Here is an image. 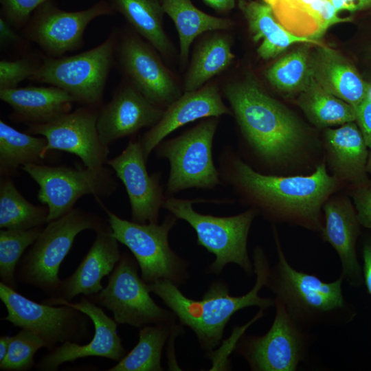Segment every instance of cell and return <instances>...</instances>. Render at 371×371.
I'll return each mask as SVG.
<instances>
[{"label": "cell", "mask_w": 371, "mask_h": 371, "mask_svg": "<svg viewBox=\"0 0 371 371\" xmlns=\"http://www.w3.org/2000/svg\"><path fill=\"white\" fill-rule=\"evenodd\" d=\"M11 341L10 336H1L0 337V362L5 357Z\"/></svg>", "instance_id": "bcb514c9"}, {"label": "cell", "mask_w": 371, "mask_h": 371, "mask_svg": "<svg viewBox=\"0 0 371 371\" xmlns=\"http://www.w3.org/2000/svg\"><path fill=\"white\" fill-rule=\"evenodd\" d=\"M350 194L360 225L371 229V180L352 186Z\"/></svg>", "instance_id": "ab89813d"}, {"label": "cell", "mask_w": 371, "mask_h": 371, "mask_svg": "<svg viewBox=\"0 0 371 371\" xmlns=\"http://www.w3.org/2000/svg\"><path fill=\"white\" fill-rule=\"evenodd\" d=\"M117 47L112 32L100 45L65 57H44L30 80L59 87L76 102L98 106L113 65Z\"/></svg>", "instance_id": "ba28073f"}, {"label": "cell", "mask_w": 371, "mask_h": 371, "mask_svg": "<svg viewBox=\"0 0 371 371\" xmlns=\"http://www.w3.org/2000/svg\"><path fill=\"white\" fill-rule=\"evenodd\" d=\"M68 305L86 314L93 323L94 333L85 345L66 341L49 351L37 363L42 371H55L63 363L88 357H100L120 361L126 354L117 333V323L109 317L101 307L88 297L78 302L61 301L55 305Z\"/></svg>", "instance_id": "e0dca14e"}, {"label": "cell", "mask_w": 371, "mask_h": 371, "mask_svg": "<svg viewBox=\"0 0 371 371\" xmlns=\"http://www.w3.org/2000/svg\"><path fill=\"white\" fill-rule=\"evenodd\" d=\"M164 13L173 21L180 47V58L186 62L190 47L200 34L229 28V20L209 15L196 8L191 0H160Z\"/></svg>", "instance_id": "83f0119b"}, {"label": "cell", "mask_w": 371, "mask_h": 371, "mask_svg": "<svg viewBox=\"0 0 371 371\" xmlns=\"http://www.w3.org/2000/svg\"><path fill=\"white\" fill-rule=\"evenodd\" d=\"M355 120L368 148H371V98H367L354 108Z\"/></svg>", "instance_id": "60d3db41"}, {"label": "cell", "mask_w": 371, "mask_h": 371, "mask_svg": "<svg viewBox=\"0 0 371 371\" xmlns=\"http://www.w3.org/2000/svg\"><path fill=\"white\" fill-rule=\"evenodd\" d=\"M97 107L87 106L47 122L30 124L27 132L47 139L45 155L52 150H62L78 156L87 168H102L108 161L109 150L99 136Z\"/></svg>", "instance_id": "5bb4252c"}, {"label": "cell", "mask_w": 371, "mask_h": 371, "mask_svg": "<svg viewBox=\"0 0 371 371\" xmlns=\"http://www.w3.org/2000/svg\"><path fill=\"white\" fill-rule=\"evenodd\" d=\"M362 273L363 284L371 296V236L367 237L362 247Z\"/></svg>", "instance_id": "b9f144b4"}, {"label": "cell", "mask_w": 371, "mask_h": 371, "mask_svg": "<svg viewBox=\"0 0 371 371\" xmlns=\"http://www.w3.org/2000/svg\"><path fill=\"white\" fill-rule=\"evenodd\" d=\"M116 50L130 84L151 103L164 109L181 95L172 74L139 36L126 35Z\"/></svg>", "instance_id": "2e32d148"}, {"label": "cell", "mask_w": 371, "mask_h": 371, "mask_svg": "<svg viewBox=\"0 0 371 371\" xmlns=\"http://www.w3.org/2000/svg\"><path fill=\"white\" fill-rule=\"evenodd\" d=\"M224 93L245 139L263 160L282 161L301 147L302 133L296 119L254 79L229 83Z\"/></svg>", "instance_id": "3957f363"}, {"label": "cell", "mask_w": 371, "mask_h": 371, "mask_svg": "<svg viewBox=\"0 0 371 371\" xmlns=\"http://www.w3.org/2000/svg\"><path fill=\"white\" fill-rule=\"evenodd\" d=\"M122 255L111 229L96 232L92 245L75 271L61 280L53 297L42 302L55 305L61 301L70 302L79 294L88 297L99 293L103 289L102 278L113 271Z\"/></svg>", "instance_id": "44dd1931"}, {"label": "cell", "mask_w": 371, "mask_h": 371, "mask_svg": "<svg viewBox=\"0 0 371 371\" xmlns=\"http://www.w3.org/2000/svg\"><path fill=\"white\" fill-rule=\"evenodd\" d=\"M238 7L247 21L253 41H261L257 52L263 59L278 56L294 43H310L319 45L317 41L297 36L288 31L264 2L240 0Z\"/></svg>", "instance_id": "484cf974"}, {"label": "cell", "mask_w": 371, "mask_h": 371, "mask_svg": "<svg viewBox=\"0 0 371 371\" xmlns=\"http://www.w3.org/2000/svg\"><path fill=\"white\" fill-rule=\"evenodd\" d=\"M366 171L368 174L371 175V148L368 154L367 164H366Z\"/></svg>", "instance_id": "7dc6e473"}, {"label": "cell", "mask_w": 371, "mask_h": 371, "mask_svg": "<svg viewBox=\"0 0 371 371\" xmlns=\"http://www.w3.org/2000/svg\"><path fill=\"white\" fill-rule=\"evenodd\" d=\"M43 226L28 229H3L0 231L1 282L17 289V265L26 249L36 240Z\"/></svg>", "instance_id": "d590c367"}, {"label": "cell", "mask_w": 371, "mask_h": 371, "mask_svg": "<svg viewBox=\"0 0 371 371\" xmlns=\"http://www.w3.org/2000/svg\"><path fill=\"white\" fill-rule=\"evenodd\" d=\"M115 12L106 0L74 12L62 10L49 0L33 12L25 26V35L50 57H60L80 47L84 32L93 19Z\"/></svg>", "instance_id": "9a60e30c"}, {"label": "cell", "mask_w": 371, "mask_h": 371, "mask_svg": "<svg viewBox=\"0 0 371 371\" xmlns=\"http://www.w3.org/2000/svg\"><path fill=\"white\" fill-rule=\"evenodd\" d=\"M109 229V224L100 217L79 208L47 223L20 260L16 271L17 281L53 297L61 283L60 266L76 236L87 229L98 232Z\"/></svg>", "instance_id": "5b68a950"}, {"label": "cell", "mask_w": 371, "mask_h": 371, "mask_svg": "<svg viewBox=\"0 0 371 371\" xmlns=\"http://www.w3.org/2000/svg\"><path fill=\"white\" fill-rule=\"evenodd\" d=\"M335 10L339 12L342 10L355 12L371 5V0H330Z\"/></svg>", "instance_id": "7bdbcfd3"}, {"label": "cell", "mask_w": 371, "mask_h": 371, "mask_svg": "<svg viewBox=\"0 0 371 371\" xmlns=\"http://www.w3.org/2000/svg\"><path fill=\"white\" fill-rule=\"evenodd\" d=\"M122 14L134 30L161 54L172 52V45L164 31V11L160 0H106Z\"/></svg>", "instance_id": "4316f807"}, {"label": "cell", "mask_w": 371, "mask_h": 371, "mask_svg": "<svg viewBox=\"0 0 371 371\" xmlns=\"http://www.w3.org/2000/svg\"><path fill=\"white\" fill-rule=\"evenodd\" d=\"M274 302L276 315L269 330L261 336L244 337L236 346L254 371L297 370L313 345L310 330L297 324L280 300Z\"/></svg>", "instance_id": "8fae6325"}, {"label": "cell", "mask_w": 371, "mask_h": 371, "mask_svg": "<svg viewBox=\"0 0 371 371\" xmlns=\"http://www.w3.org/2000/svg\"><path fill=\"white\" fill-rule=\"evenodd\" d=\"M231 113L215 84L185 92L164 109L159 121L139 141L146 159L166 136L178 128L199 119Z\"/></svg>", "instance_id": "ffe728a7"}, {"label": "cell", "mask_w": 371, "mask_h": 371, "mask_svg": "<svg viewBox=\"0 0 371 371\" xmlns=\"http://www.w3.org/2000/svg\"><path fill=\"white\" fill-rule=\"evenodd\" d=\"M0 98L12 110L13 120L45 123L69 112L74 98L55 87H33L0 90Z\"/></svg>", "instance_id": "cb8c5ba5"}, {"label": "cell", "mask_w": 371, "mask_h": 371, "mask_svg": "<svg viewBox=\"0 0 371 371\" xmlns=\"http://www.w3.org/2000/svg\"><path fill=\"white\" fill-rule=\"evenodd\" d=\"M173 324H159L140 328L135 347L108 371H161V353L170 334L178 330Z\"/></svg>", "instance_id": "f546056e"}, {"label": "cell", "mask_w": 371, "mask_h": 371, "mask_svg": "<svg viewBox=\"0 0 371 371\" xmlns=\"http://www.w3.org/2000/svg\"><path fill=\"white\" fill-rule=\"evenodd\" d=\"M164 112V109L151 103L131 84L122 86L99 112L97 128L100 138L109 146L142 128L153 126Z\"/></svg>", "instance_id": "d6986e66"}, {"label": "cell", "mask_w": 371, "mask_h": 371, "mask_svg": "<svg viewBox=\"0 0 371 371\" xmlns=\"http://www.w3.org/2000/svg\"><path fill=\"white\" fill-rule=\"evenodd\" d=\"M218 124V117L205 118L180 135L162 141L155 148L158 157L167 159L170 164L168 194L192 188L212 189L221 183L212 157Z\"/></svg>", "instance_id": "9c48e42d"}, {"label": "cell", "mask_w": 371, "mask_h": 371, "mask_svg": "<svg viewBox=\"0 0 371 371\" xmlns=\"http://www.w3.org/2000/svg\"><path fill=\"white\" fill-rule=\"evenodd\" d=\"M47 139L22 133L0 120V172L8 176L20 166L38 164L45 157Z\"/></svg>", "instance_id": "4dcf8cb0"}, {"label": "cell", "mask_w": 371, "mask_h": 371, "mask_svg": "<svg viewBox=\"0 0 371 371\" xmlns=\"http://www.w3.org/2000/svg\"><path fill=\"white\" fill-rule=\"evenodd\" d=\"M319 0H263L276 19L291 33L317 41L323 35L317 21Z\"/></svg>", "instance_id": "836d02e7"}, {"label": "cell", "mask_w": 371, "mask_h": 371, "mask_svg": "<svg viewBox=\"0 0 371 371\" xmlns=\"http://www.w3.org/2000/svg\"><path fill=\"white\" fill-rule=\"evenodd\" d=\"M253 260L256 282L249 292L241 296L230 295L228 286L222 282H214L200 300L186 297L177 284L168 280L160 279L148 284V286L181 324L195 333L201 348L211 352L221 343L227 324L237 311L249 306L265 310L274 306V300L259 295L260 289L265 286L271 268L261 247L255 248Z\"/></svg>", "instance_id": "7a4b0ae2"}, {"label": "cell", "mask_w": 371, "mask_h": 371, "mask_svg": "<svg viewBox=\"0 0 371 371\" xmlns=\"http://www.w3.org/2000/svg\"><path fill=\"white\" fill-rule=\"evenodd\" d=\"M325 147L328 161L339 180L352 186L369 180L366 164L369 152L359 126L353 122L325 133Z\"/></svg>", "instance_id": "603a6c76"}, {"label": "cell", "mask_w": 371, "mask_h": 371, "mask_svg": "<svg viewBox=\"0 0 371 371\" xmlns=\"http://www.w3.org/2000/svg\"><path fill=\"white\" fill-rule=\"evenodd\" d=\"M139 141L131 140L108 164L125 186L131 209L132 221L157 223L159 210L165 197L159 183V175H150Z\"/></svg>", "instance_id": "ac0fdd59"}, {"label": "cell", "mask_w": 371, "mask_h": 371, "mask_svg": "<svg viewBox=\"0 0 371 371\" xmlns=\"http://www.w3.org/2000/svg\"><path fill=\"white\" fill-rule=\"evenodd\" d=\"M323 209L325 222L321 231L322 238L337 252L344 280L352 286H360L363 279L357 255V242L361 225L355 206L348 196H338L326 201Z\"/></svg>", "instance_id": "7402d4cb"}, {"label": "cell", "mask_w": 371, "mask_h": 371, "mask_svg": "<svg viewBox=\"0 0 371 371\" xmlns=\"http://www.w3.org/2000/svg\"><path fill=\"white\" fill-rule=\"evenodd\" d=\"M207 5L220 12H226L234 8L235 0H203Z\"/></svg>", "instance_id": "f6af8a7d"}, {"label": "cell", "mask_w": 371, "mask_h": 371, "mask_svg": "<svg viewBox=\"0 0 371 371\" xmlns=\"http://www.w3.org/2000/svg\"><path fill=\"white\" fill-rule=\"evenodd\" d=\"M45 348L42 339L32 332L22 329L11 337L8 352L0 362L3 371H26L34 365V357L36 352Z\"/></svg>", "instance_id": "8d00e7d4"}, {"label": "cell", "mask_w": 371, "mask_h": 371, "mask_svg": "<svg viewBox=\"0 0 371 371\" xmlns=\"http://www.w3.org/2000/svg\"><path fill=\"white\" fill-rule=\"evenodd\" d=\"M21 168L39 186L38 198L48 209L47 223L70 212L82 196L106 197L117 186L111 171L104 166L91 169L32 164Z\"/></svg>", "instance_id": "4fadbf2b"}, {"label": "cell", "mask_w": 371, "mask_h": 371, "mask_svg": "<svg viewBox=\"0 0 371 371\" xmlns=\"http://www.w3.org/2000/svg\"><path fill=\"white\" fill-rule=\"evenodd\" d=\"M370 8H371V5H370Z\"/></svg>", "instance_id": "c3c4849f"}, {"label": "cell", "mask_w": 371, "mask_h": 371, "mask_svg": "<svg viewBox=\"0 0 371 371\" xmlns=\"http://www.w3.org/2000/svg\"><path fill=\"white\" fill-rule=\"evenodd\" d=\"M12 26L3 18L0 19V40L1 45L19 43V36L12 29Z\"/></svg>", "instance_id": "ee69618b"}, {"label": "cell", "mask_w": 371, "mask_h": 371, "mask_svg": "<svg viewBox=\"0 0 371 371\" xmlns=\"http://www.w3.org/2000/svg\"><path fill=\"white\" fill-rule=\"evenodd\" d=\"M319 47L311 60L313 79L326 91L356 107L368 97L370 86L337 52Z\"/></svg>", "instance_id": "d4e9b609"}, {"label": "cell", "mask_w": 371, "mask_h": 371, "mask_svg": "<svg viewBox=\"0 0 371 371\" xmlns=\"http://www.w3.org/2000/svg\"><path fill=\"white\" fill-rule=\"evenodd\" d=\"M197 200L165 198L162 207L186 221L195 231L197 244L215 256L209 270L219 273L229 263L238 265L248 276L254 273L247 251V238L251 223L258 211L252 207L231 216H214L195 211Z\"/></svg>", "instance_id": "8992f818"}, {"label": "cell", "mask_w": 371, "mask_h": 371, "mask_svg": "<svg viewBox=\"0 0 371 371\" xmlns=\"http://www.w3.org/2000/svg\"><path fill=\"white\" fill-rule=\"evenodd\" d=\"M234 58L228 37L215 34L203 40L194 52L185 77V92L203 87L210 79L225 71Z\"/></svg>", "instance_id": "f1b7e54d"}, {"label": "cell", "mask_w": 371, "mask_h": 371, "mask_svg": "<svg viewBox=\"0 0 371 371\" xmlns=\"http://www.w3.org/2000/svg\"><path fill=\"white\" fill-rule=\"evenodd\" d=\"M49 0H0L3 19L13 27H25L33 12Z\"/></svg>", "instance_id": "f35d334b"}, {"label": "cell", "mask_w": 371, "mask_h": 371, "mask_svg": "<svg viewBox=\"0 0 371 371\" xmlns=\"http://www.w3.org/2000/svg\"><path fill=\"white\" fill-rule=\"evenodd\" d=\"M3 177L0 183V227L28 229L47 223V207L30 203L11 179Z\"/></svg>", "instance_id": "d6a6232c"}, {"label": "cell", "mask_w": 371, "mask_h": 371, "mask_svg": "<svg viewBox=\"0 0 371 371\" xmlns=\"http://www.w3.org/2000/svg\"><path fill=\"white\" fill-rule=\"evenodd\" d=\"M277 262L270 268L265 286L285 306L300 326L311 330L322 325L347 324L357 315L343 295V277L324 282L317 276L300 271L288 262L278 232L273 229Z\"/></svg>", "instance_id": "277c9868"}, {"label": "cell", "mask_w": 371, "mask_h": 371, "mask_svg": "<svg viewBox=\"0 0 371 371\" xmlns=\"http://www.w3.org/2000/svg\"><path fill=\"white\" fill-rule=\"evenodd\" d=\"M268 81L283 92L304 91L313 80L311 62L302 49L277 60L266 72Z\"/></svg>", "instance_id": "e575fe53"}, {"label": "cell", "mask_w": 371, "mask_h": 371, "mask_svg": "<svg viewBox=\"0 0 371 371\" xmlns=\"http://www.w3.org/2000/svg\"><path fill=\"white\" fill-rule=\"evenodd\" d=\"M0 299L7 310L2 319L39 337L48 351L58 343H80L90 337V318L68 305L38 303L0 282Z\"/></svg>", "instance_id": "30bf717a"}, {"label": "cell", "mask_w": 371, "mask_h": 371, "mask_svg": "<svg viewBox=\"0 0 371 371\" xmlns=\"http://www.w3.org/2000/svg\"><path fill=\"white\" fill-rule=\"evenodd\" d=\"M298 104L308 119L321 127L342 125L356 119L355 109L324 89L313 78L302 91Z\"/></svg>", "instance_id": "1f68e13d"}, {"label": "cell", "mask_w": 371, "mask_h": 371, "mask_svg": "<svg viewBox=\"0 0 371 371\" xmlns=\"http://www.w3.org/2000/svg\"><path fill=\"white\" fill-rule=\"evenodd\" d=\"M40 64L30 58L1 60L0 90L16 88L21 82L34 75Z\"/></svg>", "instance_id": "74e56055"}, {"label": "cell", "mask_w": 371, "mask_h": 371, "mask_svg": "<svg viewBox=\"0 0 371 371\" xmlns=\"http://www.w3.org/2000/svg\"><path fill=\"white\" fill-rule=\"evenodd\" d=\"M137 264L128 254H122L106 286L88 298L111 311L118 324L139 328L151 324H173L177 317L153 300L148 284L138 274Z\"/></svg>", "instance_id": "7c38bea8"}, {"label": "cell", "mask_w": 371, "mask_h": 371, "mask_svg": "<svg viewBox=\"0 0 371 371\" xmlns=\"http://www.w3.org/2000/svg\"><path fill=\"white\" fill-rule=\"evenodd\" d=\"M112 235L126 246L147 284L166 279L178 285L188 278L187 263L170 247L168 234L177 218L171 213L161 224L138 223L120 217L104 207Z\"/></svg>", "instance_id": "52a82bcc"}, {"label": "cell", "mask_w": 371, "mask_h": 371, "mask_svg": "<svg viewBox=\"0 0 371 371\" xmlns=\"http://www.w3.org/2000/svg\"><path fill=\"white\" fill-rule=\"evenodd\" d=\"M218 171L221 180L267 217L315 231H322L321 208L339 185L324 163L310 175H268L254 170L229 148L221 153Z\"/></svg>", "instance_id": "6da1fadb"}]
</instances>
